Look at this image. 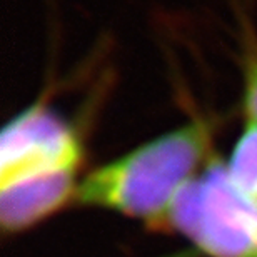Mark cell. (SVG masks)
Returning a JSON list of instances; mask_svg holds the SVG:
<instances>
[{"label": "cell", "mask_w": 257, "mask_h": 257, "mask_svg": "<svg viewBox=\"0 0 257 257\" xmlns=\"http://www.w3.org/2000/svg\"><path fill=\"white\" fill-rule=\"evenodd\" d=\"M209 144V128L202 122L176 128L92 171L74 199L166 227L177 195L194 181Z\"/></svg>", "instance_id": "obj_1"}, {"label": "cell", "mask_w": 257, "mask_h": 257, "mask_svg": "<svg viewBox=\"0 0 257 257\" xmlns=\"http://www.w3.org/2000/svg\"><path fill=\"white\" fill-rule=\"evenodd\" d=\"M80 161L75 134L45 107H29L2 132L0 186L57 169H79Z\"/></svg>", "instance_id": "obj_2"}, {"label": "cell", "mask_w": 257, "mask_h": 257, "mask_svg": "<svg viewBox=\"0 0 257 257\" xmlns=\"http://www.w3.org/2000/svg\"><path fill=\"white\" fill-rule=\"evenodd\" d=\"M77 169L67 167L0 186V220L9 232H20L54 214L75 197Z\"/></svg>", "instance_id": "obj_3"}, {"label": "cell", "mask_w": 257, "mask_h": 257, "mask_svg": "<svg viewBox=\"0 0 257 257\" xmlns=\"http://www.w3.org/2000/svg\"><path fill=\"white\" fill-rule=\"evenodd\" d=\"M230 182L247 197L257 195V124L249 122L225 166Z\"/></svg>", "instance_id": "obj_4"}, {"label": "cell", "mask_w": 257, "mask_h": 257, "mask_svg": "<svg viewBox=\"0 0 257 257\" xmlns=\"http://www.w3.org/2000/svg\"><path fill=\"white\" fill-rule=\"evenodd\" d=\"M244 109L249 122L257 124V44H245L244 55Z\"/></svg>", "instance_id": "obj_5"}, {"label": "cell", "mask_w": 257, "mask_h": 257, "mask_svg": "<svg viewBox=\"0 0 257 257\" xmlns=\"http://www.w3.org/2000/svg\"><path fill=\"white\" fill-rule=\"evenodd\" d=\"M195 255H197L195 250H182V252L171 254V255H166V257H195Z\"/></svg>", "instance_id": "obj_6"}, {"label": "cell", "mask_w": 257, "mask_h": 257, "mask_svg": "<svg viewBox=\"0 0 257 257\" xmlns=\"http://www.w3.org/2000/svg\"><path fill=\"white\" fill-rule=\"evenodd\" d=\"M252 200H255V202H257V195H255V197H252Z\"/></svg>", "instance_id": "obj_7"}]
</instances>
